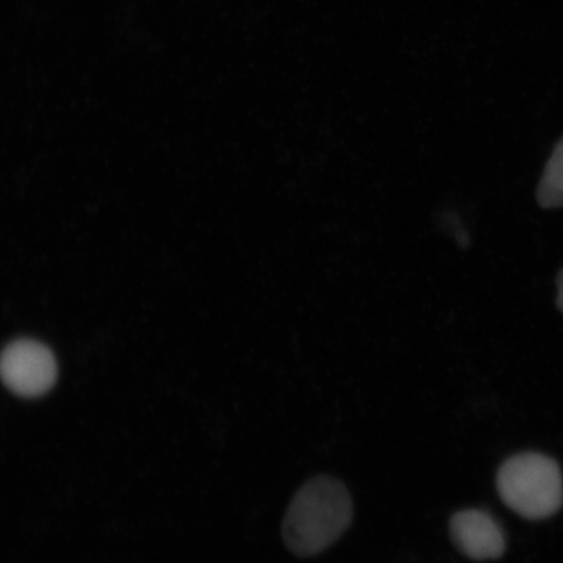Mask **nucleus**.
<instances>
[{
  "mask_svg": "<svg viewBox=\"0 0 563 563\" xmlns=\"http://www.w3.org/2000/svg\"><path fill=\"white\" fill-rule=\"evenodd\" d=\"M450 538L457 551L474 561L503 558L506 539L501 526L487 511L468 509L450 519Z\"/></svg>",
  "mask_w": 563,
  "mask_h": 563,
  "instance_id": "obj_4",
  "label": "nucleus"
},
{
  "mask_svg": "<svg viewBox=\"0 0 563 563\" xmlns=\"http://www.w3.org/2000/svg\"><path fill=\"white\" fill-rule=\"evenodd\" d=\"M58 364L51 349L32 340H19L0 354V378L16 396L35 398L52 389Z\"/></svg>",
  "mask_w": 563,
  "mask_h": 563,
  "instance_id": "obj_3",
  "label": "nucleus"
},
{
  "mask_svg": "<svg viewBox=\"0 0 563 563\" xmlns=\"http://www.w3.org/2000/svg\"><path fill=\"white\" fill-rule=\"evenodd\" d=\"M558 307L560 311L563 313V269L559 273L558 276Z\"/></svg>",
  "mask_w": 563,
  "mask_h": 563,
  "instance_id": "obj_6",
  "label": "nucleus"
},
{
  "mask_svg": "<svg viewBox=\"0 0 563 563\" xmlns=\"http://www.w3.org/2000/svg\"><path fill=\"white\" fill-rule=\"evenodd\" d=\"M497 490L509 509L530 520L551 518L563 504L560 466L539 453L509 457L498 471Z\"/></svg>",
  "mask_w": 563,
  "mask_h": 563,
  "instance_id": "obj_2",
  "label": "nucleus"
},
{
  "mask_svg": "<svg viewBox=\"0 0 563 563\" xmlns=\"http://www.w3.org/2000/svg\"><path fill=\"white\" fill-rule=\"evenodd\" d=\"M352 518L354 505L347 488L336 478L317 476L292 498L282 534L290 552L312 558L332 547L346 532Z\"/></svg>",
  "mask_w": 563,
  "mask_h": 563,
  "instance_id": "obj_1",
  "label": "nucleus"
},
{
  "mask_svg": "<svg viewBox=\"0 0 563 563\" xmlns=\"http://www.w3.org/2000/svg\"><path fill=\"white\" fill-rule=\"evenodd\" d=\"M538 202L544 209L563 208V137L555 144L538 187Z\"/></svg>",
  "mask_w": 563,
  "mask_h": 563,
  "instance_id": "obj_5",
  "label": "nucleus"
}]
</instances>
